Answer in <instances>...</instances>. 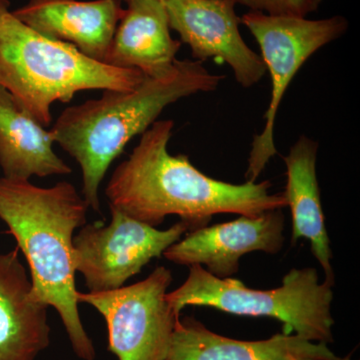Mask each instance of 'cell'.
Wrapping results in <instances>:
<instances>
[{"label": "cell", "mask_w": 360, "mask_h": 360, "mask_svg": "<svg viewBox=\"0 0 360 360\" xmlns=\"http://www.w3.org/2000/svg\"><path fill=\"white\" fill-rule=\"evenodd\" d=\"M174 122L156 120L127 160L111 175L105 196L111 208L156 227L177 215L187 231L207 226L215 214L257 217L286 207L283 193H270L269 181L232 184L202 174L188 156L172 155Z\"/></svg>", "instance_id": "obj_1"}, {"label": "cell", "mask_w": 360, "mask_h": 360, "mask_svg": "<svg viewBox=\"0 0 360 360\" xmlns=\"http://www.w3.org/2000/svg\"><path fill=\"white\" fill-rule=\"evenodd\" d=\"M89 208L70 182L45 188L0 177V219L27 260L33 298L58 311L82 360L96 359V352L78 310L72 241L75 231L86 224Z\"/></svg>", "instance_id": "obj_2"}, {"label": "cell", "mask_w": 360, "mask_h": 360, "mask_svg": "<svg viewBox=\"0 0 360 360\" xmlns=\"http://www.w3.org/2000/svg\"><path fill=\"white\" fill-rule=\"evenodd\" d=\"M224 78L200 61L176 59L169 70L146 75L134 89L104 90L101 98L63 110L51 130L54 141L79 165L82 195L89 208L101 212V182L134 137L144 134L170 104L213 91Z\"/></svg>", "instance_id": "obj_3"}, {"label": "cell", "mask_w": 360, "mask_h": 360, "mask_svg": "<svg viewBox=\"0 0 360 360\" xmlns=\"http://www.w3.org/2000/svg\"><path fill=\"white\" fill-rule=\"evenodd\" d=\"M146 75L87 58L73 45L39 34L0 0V86L49 127L51 106L68 103L82 90H130Z\"/></svg>", "instance_id": "obj_4"}, {"label": "cell", "mask_w": 360, "mask_h": 360, "mask_svg": "<svg viewBox=\"0 0 360 360\" xmlns=\"http://www.w3.org/2000/svg\"><path fill=\"white\" fill-rule=\"evenodd\" d=\"M188 267L184 283L167 295L177 314L186 307H208L241 316L271 317L283 323L284 335L326 345L335 340L331 314L335 283H319L316 269H291L279 288L257 290L238 279L213 276L200 265Z\"/></svg>", "instance_id": "obj_5"}, {"label": "cell", "mask_w": 360, "mask_h": 360, "mask_svg": "<svg viewBox=\"0 0 360 360\" xmlns=\"http://www.w3.org/2000/svg\"><path fill=\"white\" fill-rule=\"evenodd\" d=\"M240 21L259 44L260 56L269 70L272 85L271 98L264 115V129L253 139L245 174L248 181L255 182L277 153L274 123L291 80L312 54L347 32L348 21L340 15L310 20L258 11L245 14Z\"/></svg>", "instance_id": "obj_6"}, {"label": "cell", "mask_w": 360, "mask_h": 360, "mask_svg": "<svg viewBox=\"0 0 360 360\" xmlns=\"http://www.w3.org/2000/svg\"><path fill=\"white\" fill-rule=\"evenodd\" d=\"M174 277L156 267L144 281L105 292H77L105 319L108 350L118 360H165L179 319L167 300Z\"/></svg>", "instance_id": "obj_7"}, {"label": "cell", "mask_w": 360, "mask_h": 360, "mask_svg": "<svg viewBox=\"0 0 360 360\" xmlns=\"http://www.w3.org/2000/svg\"><path fill=\"white\" fill-rule=\"evenodd\" d=\"M110 212V224H85L73 238V266L92 293L122 288L187 232L181 221L160 231L115 208Z\"/></svg>", "instance_id": "obj_8"}, {"label": "cell", "mask_w": 360, "mask_h": 360, "mask_svg": "<svg viewBox=\"0 0 360 360\" xmlns=\"http://www.w3.org/2000/svg\"><path fill=\"white\" fill-rule=\"evenodd\" d=\"M170 30L189 45L193 58L219 59L231 66L236 82L248 89L264 78L262 56L245 44L234 0H167Z\"/></svg>", "instance_id": "obj_9"}, {"label": "cell", "mask_w": 360, "mask_h": 360, "mask_svg": "<svg viewBox=\"0 0 360 360\" xmlns=\"http://www.w3.org/2000/svg\"><path fill=\"white\" fill-rule=\"evenodd\" d=\"M284 215L281 210L257 215H239L238 219L186 232L184 239L170 245L163 257L175 264L205 265L219 278L238 274L239 259L246 253L264 251L276 255L284 245Z\"/></svg>", "instance_id": "obj_10"}, {"label": "cell", "mask_w": 360, "mask_h": 360, "mask_svg": "<svg viewBox=\"0 0 360 360\" xmlns=\"http://www.w3.org/2000/svg\"><path fill=\"white\" fill-rule=\"evenodd\" d=\"M124 9L120 0H30L14 15L39 34L103 63Z\"/></svg>", "instance_id": "obj_11"}, {"label": "cell", "mask_w": 360, "mask_h": 360, "mask_svg": "<svg viewBox=\"0 0 360 360\" xmlns=\"http://www.w3.org/2000/svg\"><path fill=\"white\" fill-rule=\"evenodd\" d=\"M328 345L296 335L269 340H233L210 330L193 317L179 319L165 360H331Z\"/></svg>", "instance_id": "obj_12"}, {"label": "cell", "mask_w": 360, "mask_h": 360, "mask_svg": "<svg viewBox=\"0 0 360 360\" xmlns=\"http://www.w3.org/2000/svg\"><path fill=\"white\" fill-rule=\"evenodd\" d=\"M18 251L0 253V360H35L51 345L49 307L33 298Z\"/></svg>", "instance_id": "obj_13"}, {"label": "cell", "mask_w": 360, "mask_h": 360, "mask_svg": "<svg viewBox=\"0 0 360 360\" xmlns=\"http://www.w3.org/2000/svg\"><path fill=\"white\" fill-rule=\"evenodd\" d=\"M116 27L103 63L139 70L146 77L174 65L181 41L172 39L167 7L158 0H130Z\"/></svg>", "instance_id": "obj_14"}, {"label": "cell", "mask_w": 360, "mask_h": 360, "mask_svg": "<svg viewBox=\"0 0 360 360\" xmlns=\"http://www.w3.org/2000/svg\"><path fill=\"white\" fill-rule=\"evenodd\" d=\"M51 130L0 86V168L4 179L30 180L70 174L72 169L53 150Z\"/></svg>", "instance_id": "obj_15"}, {"label": "cell", "mask_w": 360, "mask_h": 360, "mask_svg": "<svg viewBox=\"0 0 360 360\" xmlns=\"http://www.w3.org/2000/svg\"><path fill=\"white\" fill-rule=\"evenodd\" d=\"M317 150L319 143L304 135L293 144L290 153L283 158L288 182L283 193L292 217L291 245L300 238L309 240L315 259L326 272V281L335 283L333 251L316 175Z\"/></svg>", "instance_id": "obj_16"}, {"label": "cell", "mask_w": 360, "mask_h": 360, "mask_svg": "<svg viewBox=\"0 0 360 360\" xmlns=\"http://www.w3.org/2000/svg\"><path fill=\"white\" fill-rule=\"evenodd\" d=\"M251 9L269 15L305 18L319 8L323 0H234Z\"/></svg>", "instance_id": "obj_17"}, {"label": "cell", "mask_w": 360, "mask_h": 360, "mask_svg": "<svg viewBox=\"0 0 360 360\" xmlns=\"http://www.w3.org/2000/svg\"><path fill=\"white\" fill-rule=\"evenodd\" d=\"M331 360H352V354H348V355H347V356H345V357L336 356L335 359H333Z\"/></svg>", "instance_id": "obj_18"}, {"label": "cell", "mask_w": 360, "mask_h": 360, "mask_svg": "<svg viewBox=\"0 0 360 360\" xmlns=\"http://www.w3.org/2000/svg\"><path fill=\"white\" fill-rule=\"evenodd\" d=\"M120 1H122V0H120ZM122 1L129 2L130 1V0H122ZM158 1H161L163 2V4H165V1H167V0H158Z\"/></svg>", "instance_id": "obj_19"}]
</instances>
